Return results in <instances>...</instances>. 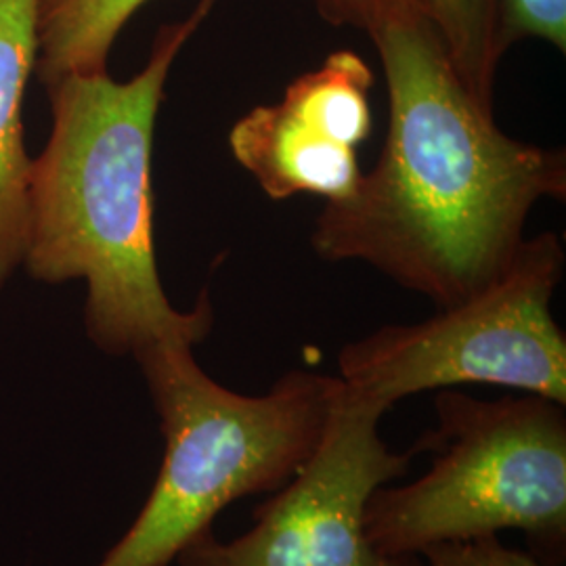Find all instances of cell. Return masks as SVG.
Returning <instances> with one entry per match:
<instances>
[{
  "label": "cell",
  "instance_id": "1",
  "mask_svg": "<svg viewBox=\"0 0 566 566\" xmlns=\"http://www.w3.org/2000/svg\"><path fill=\"white\" fill-rule=\"evenodd\" d=\"M367 34L388 88L385 149L325 202L311 242L325 261L371 264L451 306L506 269L535 203L565 200V151L506 135L407 0H385Z\"/></svg>",
  "mask_w": 566,
  "mask_h": 566
},
{
  "label": "cell",
  "instance_id": "2",
  "mask_svg": "<svg viewBox=\"0 0 566 566\" xmlns=\"http://www.w3.org/2000/svg\"><path fill=\"white\" fill-rule=\"evenodd\" d=\"M219 0H200L158 30L130 81L109 72L46 84L51 135L32 160L23 264L36 282L86 283L84 327L109 355L158 343H202L214 325L203 292L179 311L164 292L154 242L151 156L164 86L182 46Z\"/></svg>",
  "mask_w": 566,
  "mask_h": 566
},
{
  "label": "cell",
  "instance_id": "3",
  "mask_svg": "<svg viewBox=\"0 0 566 566\" xmlns=\"http://www.w3.org/2000/svg\"><path fill=\"white\" fill-rule=\"evenodd\" d=\"M164 437L156 485L99 566H168L212 533L242 497L282 489L324 439L343 392L338 376L283 374L264 395L212 380L193 346L158 343L135 355Z\"/></svg>",
  "mask_w": 566,
  "mask_h": 566
},
{
  "label": "cell",
  "instance_id": "4",
  "mask_svg": "<svg viewBox=\"0 0 566 566\" xmlns=\"http://www.w3.org/2000/svg\"><path fill=\"white\" fill-rule=\"evenodd\" d=\"M437 424L411 447L432 453L418 481L382 485L365 506L367 539L386 556L523 531L531 554L563 566L566 549L565 405L521 392L481 401L441 388Z\"/></svg>",
  "mask_w": 566,
  "mask_h": 566
},
{
  "label": "cell",
  "instance_id": "5",
  "mask_svg": "<svg viewBox=\"0 0 566 566\" xmlns=\"http://www.w3.org/2000/svg\"><path fill=\"white\" fill-rule=\"evenodd\" d=\"M565 248L547 231L506 269L420 324L385 325L338 353L344 388L390 409L422 390L491 385L566 403V338L552 315Z\"/></svg>",
  "mask_w": 566,
  "mask_h": 566
},
{
  "label": "cell",
  "instance_id": "6",
  "mask_svg": "<svg viewBox=\"0 0 566 566\" xmlns=\"http://www.w3.org/2000/svg\"><path fill=\"white\" fill-rule=\"evenodd\" d=\"M343 382V380H340ZM385 405L343 385L324 439L308 462L254 507V525L233 542L203 535L181 566H426L420 556H386L365 535V506L378 486L407 474L416 451L380 437Z\"/></svg>",
  "mask_w": 566,
  "mask_h": 566
},
{
  "label": "cell",
  "instance_id": "7",
  "mask_svg": "<svg viewBox=\"0 0 566 566\" xmlns=\"http://www.w3.org/2000/svg\"><path fill=\"white\" fill-rule=\"evenodd\" d=\"M374 74L353 51H336L292 82L282 102L235 122L229 147L271 200L346 198L361 179L357 149L369 137Z\"/></svg>",
  "mask_w": 566,
  "mask_h": 566
},
{
  "label": "cell",
  "instance_id": "8",
  "mask_svg": "<svg viewBox=\"0 0 566 566\" xmlns=\"http://www.w3.org/2000/svg\"><path fill=\"white\" fill-rule=\"evenodd\" d=\"M39 60V0H0V292L23 264L32 158L23 97Z\"/></svg>",
  "mask_w": 566,
  "mask_h": 566
},
{
  "label": "cell",
  "instance_id": "9",
  "mask_svg": "<svg viewBox=\"0 0 566 566\" xmlns=\"http://www.w3.org/2000/svg\"><path fill=\"white\" fill-rule=\"evenodd\" d=\"M149 0H39V60L42 86L70 74L107 72L114 42Z\"/></svg>",
  "mask_w": 566,
  "mask_h": 566
},
{
  "label": "cell",
  "instance_id": "10",
  "mask_svg": "<svg viewBox=\"0 0 566 566\" xmlns=\"http://www.w3.org/2000/svg\"><path fill=\"white\" fill-rule=\"evenodd\" d=\"M443 41L468 91L493 107L497 65L506 55L500 41L497 0H407Z\"/></svg>",
  "mask_w": 566,
  "mask_h": 566
},
{
  "label": "cell",
  "instance_id": "11",
  "mask_svg": "<svg viewBox=\"0 0 566 566\" xmlns=\"http://www.w3.org/2000/svg\"><path fill=\"white\" fill-rule=\"evenodd\" d=\"M504 51L523 39H539L566 51V0H497Z\"/></svg>",
  "mask_w": 566,
  "mask_h": 566
},
{
  "label": "cell",
  "instance_id": "12",
  "mask_svg": "<svg viewBox=\"0 0 566 566\" xmlns=\"http://www.w3.org/2000/svg\"><path fill=\"white\" fill-rule=\"evenodd\" d=\"M426 566H552L531 552L507 547L500 535H483L462 542H441L420 552Z\"/></svg>",
  "mask_w": 566,
  "mask_h": 566
},
{
  "label": "cell",
  "instance_id": "13",
  "mask_svg": "<svg viewBox=\"0 0 566 566\" xmlns=\"http://www.w3.org/2000/svg\"><path fill=\"white\" fill-rule=\"evenodd\" d=\"M319 15L334 28H357L367 32L385 0H313Z\"/></svg>",
  "mask_w": 566,
  "mask_h": 566
}]
</instances>
